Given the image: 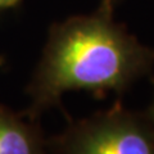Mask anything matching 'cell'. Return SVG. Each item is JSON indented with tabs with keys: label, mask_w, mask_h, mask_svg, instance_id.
<instances>
[{
	"label": "cell",
	"mask_w": 154,
	"mask_h": 154,
	"mask_svg": "<svg viewBox=\"0 0 154 154\" xmlns=\"http://www.w3.org/2000/svg\"><path fill=\"white\" fill-rule=\"evenodd\" d=\"M66 154H154V140L141 122L112 113L84 122L63 140Z\"/></svg>",
	"instance_id": "obj_2"
},
{
	"label": "cell",
	"mask_w": 154,
	"mask_h": 154,
	"mask_svg": "<svg viewBox=\"0 0 154 154\" xmlns=\"http://www.w3.org/2000/svg\"><path fill=\"white\" fill-rule=\"evenodd\" d=\"M153 117H154V107H153Z\"/></svg>",
	"instance_id": "obj_5"
},
{
	"label": "cell",
	"mask_w": 154,
	"mask_h": 154,
	"mask_svg": "<svg viewBox=\"0 0 154 154\" xmlns=\"http://www.w3.org/2000/svg\"><path fill=\"white\" fill-rule=\"evenodd\" d=\"M152 54L105 14L75 18L54 31L31 86L32 112L69 90L125 88L148 67Z\"/></svg>",
	"instance_id": "obj_1"
},
{
	"label": "cell",
	"mask_w": 154,
	"mask_h": 154,
	"mask_svg": "<svg viewBox=\"0 0 154 154\" xmlns=\"http://www.w3.org/2000/svg\"><path fill=\"white\" fill-rule=\"evenodd\" d=\"M0 154H42V144L35 130L2 107Z\"/></svg>",
	"instance_id": "obj_3"
},
{
	"label": "cell",
	"mask_w": 154,
	"mask_h": 154,
	"mask_svg": "<svg viewBox=\"0 0 154 154\" xmlns=\"http://www.w3.org/2000/svg\"><path fill=\"white\" fill-rule=\"evenodd\" d=\"M19 2V0H0V9L2 8H9L13 7Z\"/></svg>",
	"instance_id": "obj_4"
}]
</instances>
